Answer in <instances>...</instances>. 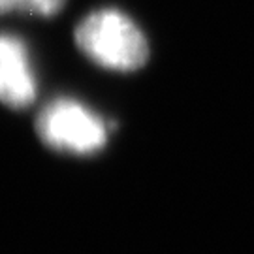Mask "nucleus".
<instances>
[{
	"mask_svg": "<svg viewBox=\"0 0 254 254\" xmlns=\"http://www.w3.org/2000/svg\"><path fill=\"white\" fill-rule=\"evenodd\" d=\"M73 40L85 57L108 70L134 72L149 59L145 34L127 13L113 8L96 9L83 17Z\"/></svg>",
	"mask_w": 254,
	"mask_h": 254,
	"instance_id": "nucleus-1",
	"label": "nucleus"
},
{
	"mask_svg": "<svg viewBox=\"0 0 254 254\" xmlns=\"http://www.w3.org/2000/svg\"><path fill=\"white\" fill-rule=\"evenodd\" d=\"M36 132L47 147L72 154H94L108 141V125L72 98L49 102L38 113Z\"/></svg>",
	"mask_w": 254,
	"mask_h": 254,
	"instance_id": "nucleus-2",
	"label": "nucleus"
},
{
	"mask_svg": "<svg viewBox=\"0 0 254 254\" xmlns=\"http://www.w3.org/2000/svg\"><path fill=\"white\" fill-rule=\"evenodd\" d=\"M66 0H0V15L9 11H21L28 15L51 17L63 9Z\"/></svg>",
	"mask_w": 254,
	"mask_h": 254,
	"instance_id": "nucleus-4",
	"label": "nucleus"
},
{
	"mask_svg": "<svg viewBox=\"0 0 254 254\" xmlns=\"http://www.w3.org/2000/svg\"><path fill=\"white\" fill-rule=\"evenodd\" d=\"M36 98V77L23 40L0 34V102L11 109L28 108Z\"/></svg>",
	"mask_w": 254,
	"mask_h": 254,
	"instance_id": "nucleus-3",
	"label": "nucleus"
}]
</instances>
